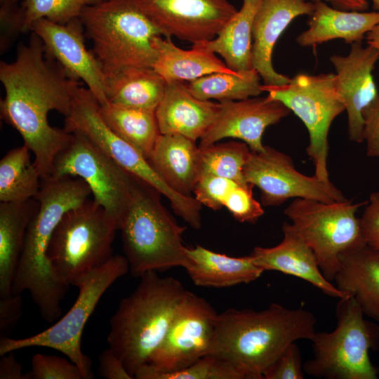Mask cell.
Listing matches in <instances>:
<instances>
[{
	"label": "cell",
	"instance_id": "4dcf8cb0",
	"mask_svg": "<svg viewBox=\"0 0 379 379\" xmlns=\"http://www.w3.org/2000/svg\"><path fill=\"white\" fill-rule=\"evenodd\" d=\"M25 145L14 148L0 161V202H22L39 194L41 176Z\"/></svg>",
	"mask_w": 379,
	"mask_h": 379
},
{
	"label": "cell",
	"instance_id": "ba28073f",
	"mask_svg": "<svg viewBox=\"0 0 379 379\" xmlns=\"http://www.w3.org/2000/svg\"><path fill=\"white\" fill-rule=\"evenodd\" d=\"M335 318L332 331H316L310 340L312 357L303 364L305 373L325 379H377L369 350L379 346V326L364 319L352 297L339 299Z\"/></svg>",
	"mask_w": 379,
	"mask_h": 379
},
{
	"label": "cell",
	"instance_id": "7c38bea8",
	"mask_svg": "<svg viewBox=\"0 0 379 379\" xmlns=\"http://www.w3.org/2000/svg\"><path fill=\"white\" fill-rule=\"evenodd\" d=\"M218 313L204 298L187 291L168 329L135 379H154L161 373L182 370L210 352Z\"/></svg>",
	"mask_w": 379,
	"mask_h": 379
},
{
	"label": "cell",
	"instance_id": "6da1fadb",
	"mask_svg": "<svg viewBox=\"0 0 379 379\" xmlns=\"http://www.w3.org/2000/svg\"><path fill=\"white\" fill-rule=\"evenodd\" d=\"M0 81L5 90L0 101L1 119L20 133L33 153L41 178L50 176L55 157L73 134L51 126L48 113L55 110L67 117L79 83L46 55L34 32L27 44L18 45L14 61L0 62Z\"/></svg>",
	"mask_w": 379,
	"mask_h": 379
},
{
	"label": "cell",
	"instance_id": "60d3db41",
	"mask_svg": "<svg viewBox=\"0 0 379 379\" xmlns=\"http://www.w3.org/2000/svg\"><path fill=\"white\" fill-rule=\"evenodd\" d=\"M363 118V136L366 142V154L371 157H379V93L364 109Z\"/></svg>",
	"mask_w": 379,
	"mask_h": 379
},
{
	"label": "cell",
	"instance_id": "83f0119b",
	"mask_svg": "<svg viewBox=\"0 0 379 379\" xmlns=\"http://www.w3.org/2000/svg\"><path fill=\"white\" fill-rule=\"evenodd\" d=\"M264 0H243L241 8L213 39L202 42L220 55L234 72L253 69L251 63L252 29L255 15Z\"/></svg>",
	"mask_w": 379,
	"mask_h": 379
},
{
	"label": "cell",
	"instance_id": "cb8c5ba5",
	"mask_svg": "<svg viewBox=\"0 0 379 379\" xmlns=\"http://www.w3.org/2000/svg\"><path fill=\"white\" fill-rule=\"evenodd\" d=\"M188 265L185 268L196 286L225 288L258 279L264 271L250 255L232 257L201 246L186 247Z\"/></svg>",
	"mask_w": 379,
	"mask_h": 379
},
{
	"label": "cell",
	"instance_id": "9a60e30c",
	"mask_svg": "<svg viewBox=\"0 0 379 379\" xmlns=\"http://www.w3.org/2000/svg\"><path fill=\"white\" fill-rule=\"evenodd\" d=\"M162 36L192 44L214 39L237 12L228 0H135Z\"/></svg>",
	"mask_w": 379,
	"mask_h": 379
},
{
	"label": "cell",
	"instance_id": "5b68a950",
	"mask_svg": "<svg viewBox=\"0 0 379 379\" xmlns=\"http://www.w3.org/2000/svg\"><path fill=\"white\" fill-rule=\"evenodd\" d=\"M161 194L134 177L132 196L119 230L124 256L133 277L188 265L180 226L160 201Z\"/></svg>",
	"mask_w": 379,
	"mask_h": 379
},
{
	"label": "cell",
	"instance_id": "5bb4252c",
	"mask_svg": "<svg viewBox=\"0 0 379 379\" xmlns=\"http://www.w3.org/2000/svg\"><path fill=\"white\" fill-rule=\"evenodd\" d=\"M244 177L246 182L260 190L264 206H277L291 198L325 203L347 200L331 182L301 173L291 157L267 145L261 152H251L244 167Z\"/></svg>",
	"mask_w": 379,
	"mask_h": 379
},
{
	"label": "cell",
	"instance_id": "ffe728a7",
	"mask_svg": "<svg viewBox=\"0 0 379 379\" xmlns=\"http://www.w3.org/2000/svg\"><path fill=\"white\" fill-rule=\"evenodd\" d=\"M284 237L277 246L255 247L249 254L254 263L264 272L278 271L300 278L334 298L350 296L328 280L320 270L312 248L297 234L291 223L282 225Z\"/></svg>",
	"mask_w": 379,
	"mask_h": 379
},
{
	"label": "cell",
	"instance_id": "e0dca14e",
	"mask_svg": "<svg viewBox=\"0 0 379 379\" xmlns=\"http://www.w3.org/2000/svg\"><path fill=\"white\" fill-rule=\"evenodd\" d=\"M379 60V51L371 46L364 48L362 42L351 44L346 55L330 58L336 74L338 92L347 114V132L351 141H364V109L378 95L372 72Z\"/></svg>",
	"mask_w": 379,
	"mask_h": 379
},
{
	"label": "cell",
	"instance_id": "74e56055",
	"mask_svg": "<svg viewBox=\"0 0 379 379\" xmlns=\"http://www.w3.org/2000/svg\"><path fill=\"white\" fill-rule=\"evenodd\" d=\"M238 184L232 180L222 177L201 176L194 186V197L201 205L217 211L224 206V201L227 194Z\"/></svg>",
	"mask_w": 379,
	"mask_h": 379
},
{
	"label": "cell",
	"instance_id": "8fae6325",
	"mask_svg": "<svg viewBox=\"0 0 379 379\" xmlns=\"http://www.w3.org/2000/svg\"><path fill=\"white\" fill-rule=\"evenodd\" d=\"M267 97L283 103L305 124L309 133L306 152L314 166V175L331 182L327 168L328 134L333 120L345 110L338 92L335 74H298L282 86L262 84Z\"/></svg>",
	"mask_w": 379,
	"mask_h": 379
},
{
	"label": "cell",
	"instance_id": "3957f363",
	"mask_svg": "<svg viewBox=\"0 0 379 379\" xmlns=\"http://www.w3.org/2000/svg\"><path fill=\"white\" fill-rule=\"evenodd\" d=\"M91 194L88 185L78 178H41L36 197L39 208L27 230L12 293L28 291L41 317L48 323L61 316V302L69 288L51 269L47 257L48 243L63 215L85 202Z\"/></svg>",
	"mask_w": 379,
	"mask_h": 379
},
{
	"label": "cell",
	"instance_id": "7a4b0ae2",
	"mask_svg": "<svg viewBox=\"0 0 379 379\" xmlns=\"http://www.w3.org/2000/svg\"><path fill=\"white\" fill-rule=\"evenodd\" d=\"M317 319L302 308L271 303L261 311L230 308L218 313L208 355L232 364L244 379L263 373L291 343L311 340Z\"/></svg>",
	"mask_w": 379,
	"mask_h": 379
},
{
	"label": "cell",
	"instance_id": "277c9868",
	"mask_svg": "<svg viewBox=\"0 0 379 379\" xmlns=\"http://www.w3.org/2000/svg\"><path fill=\"white\" fill-rule=\"evenodd\" d=\"M157 272L142 275L137 287L120 301L109 320V347L133 378L163 340L187 291L177 279L162 277Z\"/></svg>",
	"mask_w": 379,
	"mask_h": 379
},
{
	"label": "cell",
	"instance_id": "7dc6e473",
	"mask_svg": "<svg viewBox=\"0 0 379 379\" xmlns=\"http://www.w3.org/2000/svg\"><path fill=\"white\" fill-rule=\"evenodd\" d=\"M20 0H0V12H8L18 10L21 6L18 4Z\"/></svg>",
	"mask_w": 379,
	"mask_h": 379
},
{
	"label": "cell",
	"instance_id": "d6a6232c",
	"mask_svg": "<svg viewBox=\"0 0 379 379\" xmlns=\"http://www.w3.org/2000/svg\"><path fill=\"white\" fill-rule=\"evenodd\" d=\"M251 152L244 142L230 141L199 147L198 179L204 175H215L241 185L248 183L244 180V167Z\"/></svg>",
	"mask_w": 379,
	"mask_h": 379
},
{
	"label": "cell",
	"instance_id": "ac0fdd59",
	"mask_svg": "<svg viewBox=\"0 0 379 379\" xmlns=\"http://www.w3.org/2000/svg\"><path fill=\"white\" fill-rule=\"evenodd\" d=\"M219 114L208 131L200 139L199 147H206L232 138L248 145L251 151L261 152L265 129L288 115L290 109L278 100L267 96L220 102Z\"/></svg>",
	"mask_w": 379,
	"mask_h": 379
},
{
	"label": "cell",
	"instance_id": "2e32d148",
	"mask_svg": "<svg viewBox=\"0 0 379 379\" xmlns=\"http://www.w3.org/2000/svg\"><path fill=\"white\" fill-rule=\"evenodd\" d=\"M31 32L41 39L46 55L68 77L82 80L100 105L108 102L105 74L93 52L85 46L86 35L79 18L65 25L41 19L33 25Z\"/></svg>",
	"mask_w": 379,
	"mask_h": 379
},
{
	"label": "cell",
	"instance_id": "f1b7e54d",
	"mask_svg": "<svg viewBox=\"0 0 379 379\" xmlns=\"http://www.w3.org/2000/svg\"><path fill=\"white\" fill-rule=\"evenodd\" d=\"M167 84L152 67H131L106 78V95L114 104L156 110Z\"/></svg>",
	"mask_w": 379,
	"mask_h": 379
},
{
	"label": "cell",
	"instance_id": "30bf717a",
	"mask_svg": "<svg viewBox=\"0 0 379 379\" xmlns=\"http://www.w3.org/2000/svg\"><path fill=\"white\" fill-rule=\"evenodd\" d=\"M367 202L354 204L347 199L325 203L296 198L284 210L293 228L312 248L321 271L330 281L339 269V255L366 244L360 218L356 214Z\"/></svg>",
	"mask_w": 379,
	"mask_h": 379
},
{
	"label": "cell",
	"instance_id": "f546056e",
	"mask_svg": "<svg viewBox=\"0 0 379 379\" xmlns=\"http://www.w3.org/2000/svg\"><path fill=\"white\" fill-rule=\"evenodd\" d=\"M100 107L102 117L107 126L147 159L161 134L156 110L128 107L109 101Z\"/></svg>",
	"mask_w": 379,
	"mask_h": 379
},
{
	"label": "cell",
	"instance_id": "7bdbcfd3",
	"mask_svg": "<svg viewBox=\"0 0 379 379\" xmlns=\"http://www.w3.org/2000/svg\"><path fill=\"white\" fill-rule=\"evenodd\" d=\"M99 375L106 379H133L123 361L109 347L99 356Z\"/></svg>",
	"mask_w": 379,
	"mask_h": 379
},
{
	"label": "cell",
	"instance_id": "52a82bcc",
	"mask_svg": "<svg viewBox=\"0 0 379 379\" xmlns=\"http://www.w3.org/2000/svg\"><path fill=\"white\" fill-rule=\"evenodd\" d=\"M119 230L117 220L94 199L67 211L55 227L47 249L55 275L69 286H76L114 255L112 244Z\"/></svg>",
	"mask_w": 379,
	"mask_h": 379
},
{
	"label": "cell",
	"instance_id": "c3c4849f",
	"mask_svg": "<svg viewBox=\"0 0 379 379\" xmlns=\"http://www.w3.org/2000/svg\"><path fill=\"white\" fill-rule=\"evenodd\" d=\"M373 2V8L379 12V0H371Z\"/></svg>",
	"mask_w": 379,
	"mask_h": 379
},
{
	"label": "cell",
	"instance_id": "9c48e42d",
	"mask_svg": "<svg viewBox=\"0 0 379 379\" xmlns=\"http://www.w3.org/2000/svg\"><path fill=\"white\" fill-rule=\"evenodd\" d=\"M129 271L125 256L115 255L101 267L85 276L77 284L78 297L69 311L53 326L36 335L15 339L0 338V356L18 350L42 347L66 355L79 366L84 379L93 378L91 360L81 350L84 328L105 291Z\"/></svg>",
	"mask_w": 379,
	"mask_h": 379
},
{
	"label": "cell",
	"instance_id": "d4e9b609",
	"mask_svg": "<svg viewBox=\"0 0 379 379\" xmlns=\"http://www.w3.org/2000/svg\"><path fill=\"white\" fill-rule=\"evenodd\" d=\"M161 36L154 39L157 57L152 68L167 83L190 82L215 72H235L202 42L184 50L176 46L171 37Z\"/></svg>",
	"mask_w": 379,
	"mask_h": 379
},
{
	"label": "cell",
	"instance_id": "836d02e7",
	"mask_svg": "<svg viewBox=\"0 0 379 379\" xmlns=\"http://www.w3.org/2000/svg\"><path fill=\"white\" fill-rule=\"evenodd\" d=\"M101 0H22L23 13L22 33L31 32L33 25L38 20L46 19L51 22L65 25L79 18L86 6Z\"/></svg>",
	"mask_w": 379,
	"mask_h": 379
},
{
	"label": "cell",
	"instance_id": "4fadbf2b",
	"mask_svg": "<svg viewBox=\"0 0 379 379\" xmlns=\"http://www.w3.org/2000/svg\"><path fill=\"white\" fill-rule=\"evenodd\" d=\"M55 157L50 176L74 177L89 187L93 199L120 221L132 196L134 176L79 133Z\"/></svg>",
	"mask_w": 379,
	"mask_h": 379
},
{
	"label": "cell",
	"instance_id": "4316f807",
	"mask_svg": "<svg viewBox=\"0 0 379 379\" xmlns=\"http://www.w3.org/2000/svg\"><path fill=\"white\" fill-rule=\"evenodd\" d=\"M39 208L34 198L0 202V298L11 295L27 227Z\"/></svg>",
	"mask_w": 379,
	"mask_h": 379
},
{
	"label": "cell",
	"instance_id": "d6986e66",
	"mask_svg": "<svg viewBox=\"0 0 379 379\" xmlns=\"http://www.w3.org/2000/svg\"><path fill=\"white\" fill-rule=\"evenodd\" d=\"M314 3L306 0H264L253 25L251 63L263 84L282 86L291 78L273 67V50L279 36L289 24L300 15H310Z\"/></svg>",
	"mask_w": 379,
	"mask_h": 379
},
{
	"label": "cell",
	"instance_id": "7402d4cb",
	"mask_svg": "<svg viewBox=\"0 0 379 379\" xmlns=\"http://www.w3.org/2000/svg\"><path fill=\"white\" fill-rule=\"evenodd\" d=\"M339 262L336 287L353 298L364 315L379 322V255L364 244L342 253Z\"/></svg>",
	"mask_w": 379,
	"mask_h": 379
},
{
	"label": "cell",
	"instance_id": "bcb514c9",
	"mask_svg": "<svg viewBox=\"0 0 379 379\" xmlns=\"http://www.w3.org/2000/svg\"><path fill=\"white\" fill-rule=\"evenodd\" d=\"M366 39L368 45L379 51V23L366 34Z\"/></svg>",
	"mask_w": 379,
	"mask_h": 379
},
{
	"label": "cell",
	"instance_id": "484cf974",
	"mask_svg": "<svg viewBox=\"0 0 379 379\" xmlns=\"http://www.w3.org/2000/svg\"><path fill=\"white\" fill-rule=\"evenodd\" d=\"M195 142L180 134H160L147 159L164 181L185 196H192L199 178Z\"/></svg>",
	"mask_w": 379,
	"mask_h": 379
},
{
	"label": "cell",
	"instance_id": "603a6c76",
	"mask_svg": "<svg viewBox=\"0 0 379 379\" xmlns=\"http://www.w3.org/2000/svg\"><path fill=\"white\" fill-rule=\"evenodd\" d=\"M308 28L296 38L301 46H312L340 39L347 44L362 41L379 23V12L343 11L329 6L322 0L314 3Z\"/></svg>",
	"mask_w": 379,
	"mask_h": 379
},
{
	"label": "cell",
	"instance_id": "b9f144b4",
	"mask_svg": "<svg viewBox=\"0 0 379 379\" xmlns=\"http://www.w3.org/2000/svg\"><path fill=\"white\" fill-rule=\"evenodd\" d=\"M20 294L0 298V338L7 337L18 324L22 314Z\"/></svg>",
	"mask_w": 379,
	"mask_h": 379
},
{
	"label": "cell",
	"instance_id": "f6af8a7d",
	"mask_svg": "<svg viewBox=\"0 0 379 379\" xmlns=\"http://www.w3.org/2000/svg\"><path fill=\"white\" fill-rule=\"evenodd\" d=\"M314 3L321 0H310ZM333 8L343 11H364L368 7L367 0H327Z\"/></svg>",
	"mask_w": 379,
	"mask_h": 379
},
{
	"label": "cell",
	"instance_id": "e575fe53",
	"mask_svg": "<svg viewBox=\"0 0 379 379\" xmlns=\"http://www.w3.org/2000/svg\"><path fill=\"white\" fill-rule=\"evenodd\" d=\"M154 379H244V377L229 361L206 355L182 370L161 373Z\"/></svg>",
	"mask_w": 379,
	"mask_h": 379
},
{
	"label": "cell",
	"instance_id": "44dd1931",
	"mask_svg": "<svg viewBox=\"0 0 379 379\" xmlns=\"http://www.w3.org/2000/svg\"><path fill=\"white\" fill-rule=\"evenodd\" d=\"M167 84L155 111L161 134H180L194 141L201 139L215 121L220 102L196 98L190 92L187 82Z\"/></svg>",
	"mask_w": 379,
	"mask_h": 379
},
{
	"label": "cell",
	"instance_id": "ee69618b",
	"mask_svg": "<svg viewBox=\"0 0 379 379\" xmlns=\"http://www.w3.org/2000/svg\"><path fill=\"white\" fill-rule=\"evenodd\" d=\"M12 352L1 355L0 379H25L22 367Z\"/></svg>",
	"mask_w": 379,
	"mask_h": 379
},
{
	"label": "cell",
	"instance_id": "1f68e13d",
	"mask_svg": "<svg viewBox=\"0 0 379 379\" xmlns=\"http://www.w3.org/2000/svg\"><path fill=\"white\" fill-rule=\"evenodd\" d=\"M260 79L254 69L232 73L215 72L187 82V88L194 96L204 100H241L263 92Z\"/></svg>",
	"mask_w": 379,
	"mask_h": 379
},
{
	"label": "cell",
	"instance_id": "ab89813d",
	"mask_svg": "<svg viewBox=\"0 0 379 379\" xmlns=\"http://www.w3.org/2000/svg\"><path fill=\"white\" fill-rule=\"evenodd\" d=\"M360 222L366 244L379 255V192L371 194Z\"/></svg>",
	"mask_w": 379,
	"mask_h": 379
},
{
	"label": "cell",
	"instance_id": "d590c367",
	"mask_svg": "<svg viewBox=\"0 0 379 379\" xmlns=\"http://www.w3.org/2000/svg\"><path fill=\"white\" fill-rule=\"evenodd\" d=\"M25 379H84L77 365L56 355L37 353L32 357L31 371Z\"/></svg>",
	"mask_w": 379,
	"mask_h": 379
},
{
	"label": "cell",
	"instance_id": "8992f818",
	"mask_svg": "<svg viewBox=\"0 0 379 379\" xmlns=\"http://www.w3.org/2000/svg\"><path fill=\"white\" fill-rule=\"evenodd\" d=\"M79 18L106 78L131 67H152L159 29L135 0H101Z\"/></svg>",
	"mask_w": 379,
	"mask_h": 379
},
{
	"label": "cell",
	"instance_id": "8d00e7d4",
	"mask_svg": "<svg viewBox=\"0 0 379 379\" xmlns=\"http://www.w3.org/2000/svg\"><path fill=\"white\" fill-rule=\"evenodd\" d=\"M250 183L238 184L227 194L224 206L239 222L254 224L264 214V209L253 195Z\"/></svg>",
	"mask_w": 379,
	"mask_h": 379
},
{
	"label": "cell",
	"instance_id": "f35d334b",
	"mask_svg": "<svg viewBox=\"0 0 379 379\" xmlns=\"http://www.w3.org/2000/svg\"><path fill=\"white\" fill-rule=\"evenodd\" d=\"M290 343L267 368L263 379H303L305 374L299 347Z\"/></svg>",
	"mask_w": 379,
	"mask_h": 379
}]
</instances>
